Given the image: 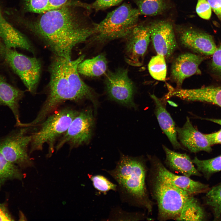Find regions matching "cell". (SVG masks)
<instances>
[{
  "label": "cell",
  "mask_w": 221,
  "mask_h": 221,
  "mask_svg": "<svg viewBox=\"0 0 221 221\" xmlns=\"http://www.w3.org/2000/svg\"><path fill=\"white\" fill-rule=\"evenodd\" d=\"M179 37L184 47L206 55H212L217 48L212 37L204 33L186 29L180 33Z\"/></svg>",
  "instance_id": "17"
},
{
  "label": "cell",
  "mask_w": 221,
  "mask_h": 221,
  "mask_svg": "<svg viewBox=\"0 0 221 221\" xmlns=\"http://www.w3.org/2000/svg\"><path fill=\"white\" fill-rule=\"evenodd\" d=\"M197 170L208 180L215 173L221 171V155L210 159L201 160L197 157L192 160Z\"/></svg>",
  "instance_id": "26"
},
{
  "label": "cell",
  "mask_w": 221,
  "mask_h": 221,
  "mask_svg": "<svg viewBox=\"0 0 221 221\" xmlns=\"http://www.w3.org/2000/svg\"><path fill=\"white\" fill-rule=\"evenodd\" d=\"M140 14L138 9L124 3L108 13L100 22L95 23L94 33L88 40L101 44L125 38L138 24Z\"/></svg>",
  "instance_id": "4"
},
{
  "label": "cell",
  "mask_w": 221,
  "mask_h": 221,
  "mask_svg": "<svg viewBox=\"0 0 221 221\" xmlns=\"http://www.w3.org/2000/svg\"><path fill=\"white\" fill-rule=\"evenodd\" d=\"M4 0H0V38L8 48H19L32 52L33 47L27 37L4 17Z\"/></svg>",
  "instance_id": "16"
},
{
  "label": "cell",
  "mask_w": 221,
  "mask_h": 221,
  "mask_svg": "<svg viewBox=\"0 0 221 221\" xmlns=\"http://www.w3.org/2000/svg\"><path fill=\"white\" fill-rule=\"evenodd\" d=\"M140 14L155 16L162 13L166 8L164 0H134Z\"/></svg>",
  "instance_id": "27"
},
{
  "label": "cell",
  "mask_w": 221,
  "mask_h": 221,
  "mask_svg": "<svg viewBox=\"0 0 221 221\" xmlns=\"http://www.w3.org/2000/svg\"><path fill=\"white\" fill-rule=\"evenodd\" d=\"M206 219L204 207L193 195L187 200L177 221H201Z\"/></svg>",
  "instance_id": "23"
},
{
  "label": "cell",
  "mask_w": 221,
  "mask_h": 221,
  "mask_svg": "<svg viewBox=\"0 0 221 221\" xmlns=\"http://www.w3.org/2000/svg\"><path fill=\"white\" fill-rule=\"evenodd\" d=\"M107 68L105 56L101 54L92 58L83 60L79 64L78 70L79 73L83 76L96 77L105 73Z\"/></svg>",
  "instance_id": "22"
},
{
  "label": "cell",
  "mask_w": 221,
  "mask_h": 221,
  "mask_svg": "<svg viewBox=\"0 0 221 221\" xmlns=\"http://www.w3.org/2000/svg\"><path fill=\"white\" fill-rule=\"evenodd\" d=\"M218 18L221 21V0H207Z\"/></svg>",
  "instance_id": "36"
},
{
  "label": "cell",
  "mask_w": 221,
  "mask_h": 221,
  "mask_svg": "<svg viewBox=\"0 0 221 221\" xmlns=\"http://www.w3.org/2000/svg\"><path fill=\"white\" fill-rule=\"evenodd\" d=\"M155 160L153 165L155 174L180 189L194 195L207 192L210 189L208 184L194 180L184 175L174 174L167 169L159 160Z\"/></svg>",
  "instance_id": "14"
},
{
  "label": "cell",
  "mask_w": 221,
  "mask_h": 221,
  "mask_svg": "<svg viewBox=\"0 0 221 221\" xmlns=\"http://www.w3.org/2000/svg\"><path fill=\"white\" fill-rule=\"evenodd\" d=\"M204 59L200 56L186 52L175 59L172 66L171 76L179 88L186 78L201 73L199 66Z\"/></svg>",
  "instance_id": "13"
},
{
  "label": "cell",
  "mask_w": 221,
  "mask_h": 221,
  "mask_svg": "<svg viewBox=\"0 0 221 221\" xmlns=\"http://www.w3.org/2000/svg\"><path fill=\"white\" fill-rule=\"evenodd\" d=\"M30 127H22L0 141V152L10 163L21 169L34 166L28 152L31 135L28 134Z\"/></svg>",
  "instance_id": "8"
},
{
  "label": "cell",
  "mask_w": 221,
  "mask_h": 221,
  "mask_svg": "<svg viewBox=\"0 0 221 221\" xmlns=\"http://www.w3.org/2000/svg\"><path fill=\"white\" fill-rule=\"evenodd\" d=\"M179 98L184 100L206 102L221 107V87L208 86L194 89H181Z\"/></svg>",
  "instance_id": "21"
},
{
  "label": "cell",
  "mask_w": 221,
  "mask_h": 221,
  "mask_svg": "<svg viewBox=\"0 0 221 221\" xmlns=\"http://www.w3.org/2000/svg\"><path fill=\"white\" fill-rule=\"evenodd\" d=\"M207 119L209 121L212 122H215L221 125V119L209 118Z\"/></svg>",
  "instance_id": "39"
},
{
  "label": "cell",
  "mask_w": 221,
  "mask_h": 221,
  "mask_svg": "<svg viewBox=\"0 0 221 221\" xmlns=\"http://www.w3.org/2000/svg\"><path fill=\"white\" fill-rule=\"evenodd\" d=\"M79 111L65 108L49 115L40 125L37 131L31 135L29 153L42 150L44 145H48V157L53 153L57 140L64 134Z\"/></svg>",
  "instance_id": "5"
},
{
  "label": "cell",
  "mask_w": 221,
  "mask_h": 221,
  "mask_svg": "<svg viewBox=\"0 0 221 221\" xmlns=\"http://www.w3.org/2000/svg\"><path fill=\"white\" fill-rule=\"evenodd\" d=\"M19 168L8 161L0 152V189L7 181L22 179L24 175Z\"/></svg>",
  "instance_id": "24"
},
{
  "label": "cell",
  "mask_w": 221,
  "mask_h": 221,
  "mask_svg": "<svg viewBox=\"0 0 221 221\" xmlns=\"http://www.w3.org/2000/svg\"><path fill=\"white\" fill-rule=\"evenodd\" d=\"M51 10L59 7L65 4L69 0H49Z\"/></svg>",
  "instance_id": "38"
},
{
  "label": "cell",
  "mask_w": 221,
  "mask_h": 221,
  "mask_svg": "<svg viewBox=\"0 0 221 221\" xmlns=\"http://www.w3.org/2000/svg\"><path fill=\"white\" fill-rule=\"evenodd\" d=\"M105 170L117 182L123 202L152 211L153 204L147 192L146 168L143 159L121 154L114 169Z\"/></svg>",
  "instance_id": "3"
},
{
  "label": "cell",
  "mask_w": 221,
  "mask_h": 221,
  "mask_svg": "<svg viewBox=\"0 0 221 221\" xmlns=\"http://www.w3.org/2000/svg\"><path fill=\"white\" fill-rule=\"evenodd\" d=\"M150 39L157 54L169 58L177 47L172 24L166 21L155 22L150 26Z\"/></svg>",
  "instance_id": "12"
},
{
  "label": "cell",
  "mask_w": 221,
  "mask_h": 221,
  "mask_svg": "<svg viewBox=\"0 0 221 221\" xmlns=\"http://www.w3.org/2000/svg\"><path fill=\"white\" fill-rule=\"evenodd\" d=\"M177 136L181 144L190 152H210L211 145L205 135L196 130L188 117L181 127H176Z\"/></svg>",
  "instance_id": "15"
},
{
  "label": "cell",
  "mask_w": 221,
  "mask_h": 221,
  "mask_svg": "<svg viewBox=\"0 0 221 221\" xmlns=\"http://www.w3.org/2000/svg\"><path fill=\"white\" fill-rule=\"evenodd\" d=\"M123 0H95L91 4V7L96 11L105 10L120 4Z\"/></svg>",
  "instance_id": "32"
},
{
  "label": "cell",
  "mask_w": 221,
  "mask_h": 221,
  "mask_svg": "<svg viewBox=\"0 0 221 221\" xmlns=\"http://www.w3.org/2000/svg\"><path fill=\"white\" fill-rule=\"evenodd\" d=\"M196 11L197 14L203 19H208L211 17V9L207 0H198Z\"/></svg>",
  "instance_id": "31"
},
{
  "label": "cell",
  "mask_w": 221,
  "mask_h": 221,
  "mask_svg": "<svg viewBox=\"0 0 221 221\" xmlns=\"http://www.w3.org/2000/svg\"><path fill=\"white\" fill-rule=\"evenodd\" d=\"M21 13L40 14L51 10L49 0H22Z\"/></svg>",
  "instance_id": "29"
},
{
  "label": "cell",
  "mask_w": 221,
  "mask_h": 221,
  "mask_svg": "<svg viewBox=\"0 0 221 221\" xmlns=\"http://www.w3.org/2000/svg\"><path fill=\"white\" fill-rule=\"evenodd\" d=\"M152 184V193L157 203L158 219L177 220L191 195L156 174Z\"/></svg>",
  "instance_id": "6"
},
{
  "label": "cell",
  "mask_w": 221,
  "mask_h": 221,
  "mask_svg": "<svg viewBox=\"0 0 221 221\" xmlns=\"http://www.w3.org/2000/svg\"><path fill=\"white\" fill-rule=\"evenodd\" d=\"M24 92L11 85L0 76V105L8 107L11 110L17 126L22 127L23 123L20 119L19 102Z\"/></svg>",
  "instance_id": "18"
},
{
  "label": "cell",
  "mask_w": 221,
  "mask_h": 221,
  "mask_svg": "<svg viewBox=\"0 0 221 221\" xmlns=\"http://www.w3.org/2000/svg\"><path fill=\"white\" fill-rule=\"evenodd\" d=\"M91 10L90 4L69 1L32 20L17 11L11 14L9 19L16 28L26 29L38 37L55 56L71 60L73 48L94 33L95 23L89 17Z\"/></svg>",
  "instance_id": "1"
},
{
  "label": "cell",
  "mask_w": 221,
  "mask_h": 221,
  "mask_svg": "<svg viewBox=\"0 0 221 221\" xmlns=\"http://www.w3.org/2000/svg\"><path fill=\"white\" fill-rule=\"evenodd\" d=\"M165 59L163 55L157 54L152 57L148 64L149 74L153 79L157 80H165L167 72Z\"/></svg>",
  "instance_id": "28"
},
{
  "label": "cell",
  "mask_w": 221,
  "mask_h": 221,
  "mask_svg": "<svg viewBox=\"0 0 221 221\" xmlns=\"http://www.w3.org/2000/svg\"><path fill=\"white\" fill-rule=\"evenodd\" d=\"M138 216V214L126 212L120 208H117L111 211L109 219H117V220L118 219L120 220L121 219H128L129 220L131 219L132 220H134L133 219H134V220H139L138 219L141 218Z\"/></svg>",
  "instance_id": "33"
},
{
  "label": "cell",
  "mask_w": 221,
  "mask_h": 221,
  "mask_svg": "<svg viewBox=\"0 0 221 221\" xmlns=\"http://www.w3.org/2000/svg\"><path fill=\"white\" fill-rule=\"evenodd\" d=\"M125 39V61L133 66L142 65L151 40L150 26L137 24Z\"/></svg>",
  "instance_id": "11"
},
{
  "label": "cell",
  "mask_w": 221,
  "mask_h": 221,
  "mask_svg": "<svg viewBox=\"0 0 221 221\" xmlns=\"http://www.w3.org/2000/svg\"><path fill=\"white\" fill-rule=\"evenodd\" d=\"M205 204L211 209L214 220H221V182L207 192Z\"/></svg>",
  "instance_id": "25"
},
{
  "label": "cell",
  "mask_w": 221,
  "mask_h": 221,
  "mask_svg": "<svg viewBox=\"0 0 221 221\" xmlns=\"http://www.w3.org/2000/svg\"><path fill=\"white\" fill-rule=\"evenodd\" d=\"M84 56L76 60H67L55 56L49 67L50 78L47 98L35 118L28 123L34 127L41 124L65 101H91L95 110L98 102L93 90L81 79L78 70Z\"/></svg>",
  "instance_id": "2"
},
{
  "label": "cell",
  "mask_w": 221,
  "mask_h": 221,
  "mask_svg": "<svg viewBox=\"0 0 221 221\" xmlns=\"http://www.w3.org/2000/svg\"><path fill=\"white\" fill-rule=\"evenodd\" d=\"M14 219L10 213L7 204H0V221H13Z\"/></svg>",
  "instance_id": "35"
},
{
  "label": "cell",
  "mask_w": 221,
  "mask_h": 221,
  "mask_svg": "<svg viewBox=\"0 0 221 221\" xmlns=\"http://www.w3.org/2000/svg\"><path fill=\"white\" fill-rule=\"evenodd\" d=\"M162 147L165 154L166 163L170 169L188 177L202 176L187 154L175 152L164 145Z\"/></svg>",
  "instance_id": "20"
},
{
  "label": "cell",
  "mask_w": 221,
  "mask_h": 221,
  "mask_svg": "<svg viewBox=\"0 0 221 221\" xmlns=\"http://www.w3.org/2000/svg\"><path fill=\"white\" fill-rule=\"evenodd\" d=\"M88 176L94 187L99 193L106 195L110 190H117V185L112 182L105 176L101 175H88Z\"/></svg>",
  "instance_id": "30"
},
{
  "label": "cell",
  "mask_w": 221,
  "mask_h": 221,
  "mask_svg": "<svg viewBox=\"0 0 221 221\" xmlns=\"http://www.w3.org/2000/svg\"><path fill=\"white\" fill-rule=\"evenodd\" d=\"M0 58L19 77L28 90L35 93L41 72L39 60L7 47L0 38Z\"/></svg>",
  "instance_id": "7"
},
{
  "label": "cell",
  "mask_w": 221,
  "mask_h": 221,
  "mask_svg": "<svg viewBox=\"0 0 221 221\" xmlns=\"http://www.w3.org/2000/svg\"><path fill=\"white\" fill-rule=\"evenodd\" d=\"M94 126V118L91 109L79 111L67 131L58 140L55 146L56 150H58L66 144L72 149L88 143L91 138Z\"/></svg>",
  "instance_id": "9"
},
{
  "label": "cell",
  "mask_w": 221,
  "mask_h": 221,
  "mask_svg": "<svg viewBox=\"0 0 221 221\" xmlns=\"http://www.w3.org/2000/svg\"><path fill=\"white\" fill-rule=\"evenodd\" d=\"M151 96L155 103V114L161 129L174 148H182L177 139L176 127L175 123L164 104L161 100L154 95H151Z\"/></svg>",
  "instance_id": "19"
},
{
  "label": "cell",
  "mask_w": 221,
  "mask_h": 221,
  "mask_svg": "<svg viewBox=\"0 0 221 221\" xmlns=\"http://www.w3.org/2000/svg\"><path fill=\"white\" fill-rule=\"evenodd\" d=\"M210 144H221V129L219 131L211 134H205Z\"/></svg>",
  "instance_id": "37"
},
{
  "label": "cell",
  "mask_w": 221,
  "mask_h": 221,
  "mask_svg": "<svg viewBox=\"0 0 221 221\" xmlns=\"http://www.w3.org/2000/svg\"><path fill=\"white\" fill-rule=\"evenodd\" d=\"M212 55L211 68L216 72L221 74V45L217 48Z\"/></svg>",
  "instance_id": "34"
},
{
  "label": "cell",
  "mask_w": 221,
  "mask_h": 221,
  "mask_svg": "<svg viewBox=\"0 0 221 221\" xmlns=\"http://www.w3.org/2000/svg\"><path fill=\"white\" fill-rule=\"evenodd\" d=\"M105 84L107 93L111 99L128 107L136 108L133 100L135 87L127 69L120 68L114 71H108Z\"/></svg>",
  "instance_id": "10"
}]
</instances>
